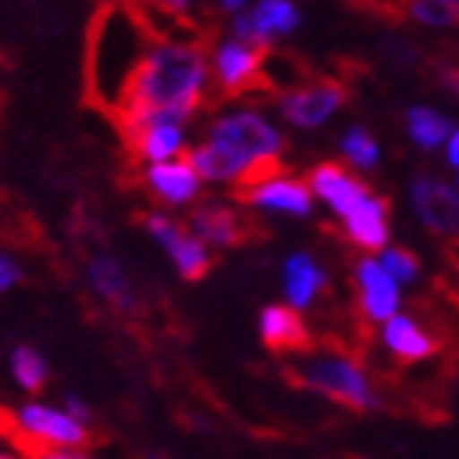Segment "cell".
Returning a JSON list of instances; mask_svg holds the SVG:
<instances>
[{
	"instance_id": "cell-6",
	"label": "cell",
	"mask_w": 459,
	"mask_h": 459,
	"mask_svg": "<svg viewBox=\"0 0 459 459\" xmlns=\"http://www.w3.org/2000/svg\"><path fill=\"white\" fill-rule=\"evenodd\" d=\"M122 138L128 144V152L138 164H154V161H171L181 158L191 148V132L184 118H171V115H148V112H122L115 115Z\"/></svg>"
},
{
	"instance_id": "cell-4",
	"label": "cell",
	"mask_w": 459,
	"mask_h": 459,
	"mask_svg": "<svg viewBox=\"0 0 459 459\" xmlns=\"http://www.w3.org/2000/svg\"><path fill=\"white\" fill-rule=\"evenodd\" d=\"M289 377L308 391L325 394L328 401L348 411H374L381 403L368 371L338 348H302L296 361L289 364Z\"/></svg>"
},
{
	"instance_id": "cell-18",
	"label": "cell",
	"mask_w": 459,
	"mask_h": 459,
	"mask_svg": "<svg viewBox=\"0 0 459 459\" xmlns=\"http://www.w3.org/2000/svg\"><path fill=\"white\" fill-rule=\"evenodd\" d=\"M187 227H191L194 237H201L211 249L239 247L249 237V230H253L237 204L227 201H204L201 207H194Z\"/></svg>"
},
{
	"instance_id": "cell-22",
	"label": "cell",
	"mask_w": 459,
	"mask_h": 459,
	"mask_svg": "<svg viewBox=\"0 0 459 459\" xmlns=\"http://www.w3.org/2000/svg\"><path fill=\"white\" fill-rule=\"evenodd\" d=\"M453 128V118L446 112H440L437 106H407L403 112V132H407V142L420 152H440L446 134Z\"/></svg>"
},
{
	"instance_id": "cell-15",
	"label": "cell",
	"mask_w": 459,
	"mask_h": 459,
	"mask_svg": "<svg viewBox=\"0 0 459 459\" xmlns=\"http://www.w3.org/2000/svg\"><path fill=\"white\" fill-rule=\"evenodd\" d=\"M342 233L354 249L377 253L391 243V204L381 194L368 191L351 211L342 217Z\"/></svg>"
},
{
	"instance_id": "cell-2",
	"label": "cell",
	"mask_w": 459,
	"mask_h": 459,
	"mask_svg": "<svg viewBox=\"0 0 459 459\" xmlns=\"http://www.w3.org/2000/svg\"><path fill=\"white\" fill-rule=\"evenodd\" d=\"M211 92L207 49L187 33L152 37L138 73H134L122 112L171 115L194 122ZM118 112V115H122Z\"/></svg>"
},
{
	"instance_id": "cell-21",
	"label": "cell",
	"mask_w": 459,
	"mask_h": 459,
	"mask_svg": "<svg viewBox=\"0 0 459 459\" xmlns=\"http://www.w3.org/2000/svg\"><path fill=\"white\" fill-rule=\"evenodd\" d=\"M259 338L269 351L276 354H296L312 344L306 332V322L299 316V308L286 306H266L259 316Z\"/></svg>"
},
{
	"instance_id": "cell-20",
	"label": "cell",
	"mask_w": 459,
	"mask_h": 459,
	"mask_svg": "<svg viewBox=\"0 0 459 459\" xmlns=\"http://www.w3.org/2000/svg\"><path fill=\"white\" fill-rule=\"evenodd\" d=\"M381 342L401 361H423V358L437 354V348H440V342L433 338V332L423 325L420 318L403 316V312H394L391 318H384Z\"/></svg>"
},
{
	"instance_id": "cell-10",
	"label": "cell",
	"mask_w": 459,
	"mask_h": 459,
	"mask_svg": "<svg viewBox=\"0 0 459 459\" xmlns=\"http://www.w3.org/2000/svg\"><path fill=\"white\" fill-rule=\"evenodd\" d=\"M239 204L256 213H279L292 221H306L316 211V197L308 191V184L282 171H266L239 184Z\"/></svg>"
},
{
	"instance_id": "cell-11",
	"label": "cell",
	"mask_w": 459,
	"mask_h": 459,
	"mask_svg": "<svg viewBox=\"0 0 459 459\" xmlns=\"http://www.w3.org/2000/svg\"><path fill=\"white\" fill-rule=\"evenodd\" d=\"M302 27V7L296 0H253L247 10L230 13V30L233 37L247 39L253 47L269 49L279 39H289Z\"/></svg>"
},
{
	"instance_id": "cell-14",
	"label": "cell",
	"mask_w": 459,
	"mask_h": 459,
	"mask_svg": "<svg viewBox=\"0 0 459 459\" xmlns=\"http://www.w3.org/2000/svg\"><path fill=\"white\" fill-rule=\"evenodd\" d=\"M354 292H358V308L368 322L381 325L384 318L401 312V286L387 276V269L377 263V256H361L351 269Z\"/></svg>"
},
{
	"instance_id": "cell-13",
	"label": "cell",
	"mask_w": 459,
	"mask_h": 459,
	"mask_svg": "<svg viewBox=\"0 0 459 459\" xmlns=\"http://www.w3.org/2000/svg\"><path fill=\"white\" fill-rule=\"evenodd\" d=\"M142 187L148 197L168 207V211H181L191 207L204 194L201 174L194 171V164L187 161V154L171 158V161H154L142 164Z\"/></svg>"
},
{
	"instance_id": "cell-1",
	"label": "cell",
	"mask_w": 459,
	"mask_h": 459,
	"mask_svg": "<svg viewBox=\"0 0 459 459\" xmlns=\"http://www.w3.org/2000/svg\"><path fill=\"white\" fill-rule=\"evenodd\" d=\"M286 154V134L266 108L230 106L217 112L204 128V138L187 148V161L204 184H247Z\"/></svg>"
},
{
	"instance_id": "cell-31",
	"label": "cell",
	"mask_w": 459,
	"mask_h": 459,
	"mask_svg": "<svg viewBox=\"0 0 459 459\" xmlns=\"http://www.w3.org/2000/svg\"><path fill=\"white\" fill-rule=\"evenodd\" d=\"M148 4L164 10V13H171V17H187L194 10V0H148Z\"/></svg>"
},
{
	"instance_id": "cell-8",
	"label": "cell",
	"mask_w": 459,
	"mask_h": 459,
	"mask_svg": "<svg viewBox=\"0 0 459 459\" xmlns=\"http://www.w3.org/2000/svg\"><path fill=\"white\" fill-rule=\"evenodd\" d=\"M263 63H266V49L253 47L247 39L221 37L207 49V66H211V89L221 99H237L249 92L253 86L263 82Z\"/></svg>"
},
{
	"instance_id": "cell-16",
	"label": "cell",
	"mask_w": 459,
	"mask_h": 459,
	"mask_svg": "<svg viewBox=\"0 0 459 459\" xmlns=\"http://www.w3.org/2000/svg\"><path fill=\"white\" fill-rule=\"evenodd\" d=\"M306 184H308V191H312V197H316V204H322L328 213H335L338 221L351 211L354 204L361 201L364 194L371 191L351 168H344V164H335V161H318L316 168L308 171Z\"/></svg>"
},
{
	"instance_id": "cell-34",
	"label": "cell",
	"mask_w": 459,
	"mask_h": 459,
	"mask_svg": "<svg viewBox=\"0 0 459 459\" xmlns=\"http://www.w3.org/2000/svg\"><path fill=\"white\" fill-rule=\"evenodd\" d=\"M443 4H450V7H456V10H459V0H443Z\"/></svg>"
},
{
	"instance_id": "cell-24",
	"label": "cell",
	"mask_w": 459,
	"mask_h": 459,
	"mask_svg": "<svg viewBox=\"0 0 459 459\" xmlns=\"http://www.w3.org/2000/svg\"><path fill=\"white\" fill-rule=\"evenodd\" d=\"M338 154L351 171H374L381 164V144L371 128L364 125H348L338 138Z\"/></svg>"
},
{
	"instance_id": "cell-35",
	"label": "cell",
	"mask_w": 459,
	"mask_h": 459,
	"mask_svg": "<svg viewBox=\"0 0 459 459\" xmlns=\"http://www.w3.org/2000/svg\"><path fill=\"white\" fill-rule=\"evenodd\" d=\"M142 459H164V456H158V453H148V456H142Z\"/></svg>"
},
{
	"instance_id": "cell-26",
	"label": "cell",
	"mask_w": 459,
	"mask_h": 459,
	"mask_svg": "<svg viewBox=\"0 0 459 459\" xmlns=\"http://www.w3.org/2000/svg\"><path fill=\"white\" fill-rule=\"evenodd\" d=\"M407 17L423 30H446L459 23V10L443 0H407Z\"/></svg>"
},
{
	"instance_id": "cell-28",
	"label": "cell",
	"mask_w": 459,
	"mask_h": 459,
	"mask_svg": "<svg viewBox=\"0 0 459 459\" xmlns=\"http://www.w3.org/2000/svg\"><path fill=\"white\" fill-rule=\"evenodd\" d=\"M30 459H92L86 446H49V450H33Z\"/></svg>"
},
{
	"instance_id": "cell-27",
	"label": "cell",
	"mask_w": 459,
	"mask_h": 459,
	"mask_svg": "<svg viewBox=\"0 0 459 459\" xmlns=\"http://www.w3.org/2000/svg\"><path fill=\"white\" fill-rule=\"evenodd\" d=\"M23 282V266L10 249L0 247V296H7L10 289H17Z\"/></svg>"
},
{
	"instance_id": "cell-32",
	"label": "cell",
	"mask_w": 459,
	"mask_h": 459,
	"mask_svg": "<svg viewBox=\"0 0 459 459\" xmlns=\"http://www.w3.org/2000/svg\"><path fill=\"white\" fill-rule=\"evenodd\" d=\"M63 407H66L69 413H73V417H79V420H86V423H92V407H89L86 401H82V397H76V394H66V397H63Z\"/></svg>"
},
{
	"instance_id": "cell-19",
	"label": "cell",
	"mask_w": 459,
	"mask_h": 459,
	"mask_svg": "<svg viewBox=\"0 0 459 459\" xmlns=\"http://www.w3.org/2000/svg\"><path fill=\"white\" fill-rule=\"evenodd\" d=\"M328 289V273L322 269L312 253L299 249V253H289L286 263H282V292H286V302L299 312L316 306V299Z\"/></svg>"
},
{
	"instance_id": "cell-30",
	"label": "cell",
	"mask_w": 459,
	"mask_h": 459,
	"mask_svg": "<svg viewBox=\"0 0 459 459\" xmlns=\"http://www.w3.org/2000/svg\"><path fill=\"white\" fill-rule=\"evenodd\" d=\"M0 459H30V453L10 437L4 423H0Z\"/></svg>"
},
{
	"instance_id": "cell-12",
	"label": "cell",
	"mask_w": 459,
	"mask_h": 459,
	"mask_svg": "<svg viewBox=\"0 0 459 459\" xmlns=\"http://www.w3.org/2000/svg\"><path fill=\"white\" fill-rule=\"evenodd\" d=\"M411 207L423 227L437 237H459V187L437 174H417L407 187Z\"/></svg>"
},
{
	"instance_id": "cell-29",
	"label": "cell",
	"mask_w": 459,
	"mask_h": 459,
	"mask_svg": "<svg viewBox=\"0 0 459 459\" xmlns=\"http://www.w3.org/2000/svg\"><path fill=\"white\" fill-rule=\"evenodd\" d=\"M443 161H446V168H453L456 171L459 168V122H453L450 134H446V142H443Z\"/></svg>"
},
{
	"instance_id": "cell-7",
	"label": "cell",
	"mask_w": 459,
	"mask_h": 459,
	"mask_svg": "<svg viewBox=\"0 0 459 459\" xmlns=\"http://www.w3.org/2000/svg\"><path fill=\"white\" fill-rule=\"evenodd\" d=\"M348 106V89L338 79L299 82L276 96V115L296 132H318Z\"/></svg>"
},
{
	"instance_id": "cell-36",
	"label": "cell",
	"mask_w": 459,
	"mask_h": 459,
	"mask_svg": "<svg viewBox=\"0 0 459 459\" xmlns=\"http://www.w3.org/2000/svg\"><path fill=\"white\" fill-rule=\"evenodd\" d=\"M456 187H459V168H456Z\"/></svg>"
},
{
	"instance_id": "cell-9",
	"label": "cell",
	"mask_w": 459,
	"mask_h": 459,
	"mask_svg": "<svg viewBox=\"0 0 459 459\" xmlns=\"http://www.w3.org/2000/svg\"><path fill=\"white\" fill-rule=\"evenodd\" d=\"M142 227L144 233L164 249V256L171 259L174 273L187 282H201L213 266V256H211V247L204 243L201 237H194L191 227H184L171 217V213L164 211H152L142 217Z\"/></svg>"
},
{
	"instance_id": "cell-33",
	"label": "cell",
	"mask_w": 459,
	"mask_h": 459,
	"mask_svg": "<svg viewBox=\"0 0 459 459\" xmlns=\"http://www.w3.org/2000/svg\"><path fill=\"white\" fill-rule=\"evenodd\" d=\"M249 4H253V0H217V10H221V13H239V10H247Z\"/></svg>"
},
{
	"instance_id": "cell-25",
	"label": "cell",
	"mask_w": 459,
	"mask_h": 459,
	"mask_svg": "<svg viewBox=\"0 0 459 459\" xmlns=\"http://www.w3.org/2000/svg\"><path fill=\"white\" fill-rule=\"evenodd\" d=\"M374 256H377V263H381V266L387 269V276H391L401 289L403 286H413V282L420 279V259L413 256L411 249L391 247V243H387V247L377 249Z\"/></svg>"
},
{
	"instance_id": "cell-5",
	"label": "cell",
	"mask_w": 459,
	"mask_h": 459,
	"mask_svg": "<svg viewBox=\"0 0 459 459\" xmlns=\"http://www.w3.org/2000/svg\"><path fill=\"white\" fill-rule=\"evenodd\" d=\"M4 427L27 453L49 450V446H89L92 423L79 420L63 407L49 401H23L4 413Z\"/></svg>"
},
{
	"instance_id": "cell-23",
	"label": "cell",
	"mask_w": 459,
	"mask_h": 459,
	"mask_svg": "<svg viewBox=\"0 0 459 459\" xmlns=\"http://www.w3.org/2000/svg\"><path fill=\"white\" fill-rule=\"evenodd\" d=\"M7 371H10V381L17 384L23 394H39L49 381L47 358H43V351L33 348V344H17V348L10 351Z\"/></svg>"
},
{
	"instance_id": "cell-17",
	"label": "cell",
	"mask_w": 459,
	"mask_h": 459,
	"mask_svg": "<svg viewBox=\"0 0 459 459\" xmlns=\"http://www.w3.org/2000/svg\"><path fill=\"white\" fill-rule=\"evenodd\" d=\"M86 286L89 292L99 299V302H106L112 312H134L138 308V292H134V282L128 276V269L118 263V256L106 253V249H99L92 256L86 259Z\"/></svg>"
},
{
	"instance_id": "cell-3",
	"label": "cell",
	"mask_w": 459,
	"mask_h": 459,
	"mask_svg": "<svg viewBox=\"0 0 459 459\" xmlns=\"http://www.w3.org/2000/svg\"><path fill=\"white\" fill-rule=\"evenodd\" d=\"M152 37L138 0H106L96 10L86 39V92L92 106L108 115L122 112Z\"/></svg>"
}]
</instances>
